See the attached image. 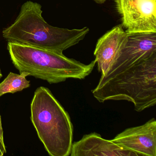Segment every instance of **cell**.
Segmentation results:
<instances>
[{
	"mask_svg": "<svg viewBox=\"0 0 156 156\" xmlns=\"http://www.w3.org/2000/svg\"><path fill=\"white\" fill-rule=\"evenodd\" d=\"M41 9L37 2H26L16 20L3 30V37L9 42L63 53L83 40L89 32L87 27L69 30L51 26L43 18Z\"/></svg>",
	"mask_w": 156,
	"mask_h": 156,
	"instance_id": "cell-1",
	"label": "cell"
},
{
	"mask_svg": "<svg viewBox=\"0 0 156 156\" xmlns=\"http://www.w3.org/2000/svg\"><path fill=\"white\" fill-rule=\"evenodd\" d=\"M12 64L20 74L56 84L69 78L84 79L94 70L95 60L88 64L68 58L63 53L19 44L8 43Z\"/></svg>",
	"mask_w": 156,
	"mask_h": 156,
	"instance_id": "cell-2",
	"label": "cell"
},
{
	"mask_svg": "<svg viewBox=\"0 0 156 156\" xmlns=\"http://www.w3.org/2000/svg\"><path fill=\"white\" fill-rule=\"evenodd\" d=\"M100 103L126 100L141 112L156 105V54L107 80H99L92 91Z\"/></svg>",
	"mask_w": 156,
	"mask_h": 156,
	"instance_id": "cell-3",
	"label": "cell"
},
{
	"mask_svg": "<svg viewBox=\"0 0 156 156\" xmlns=\"http://www.w3.org/2000/svg\"><path fill=\"white\" fill-rule=\"evenodd\" d=\"M30 109L33 125L49 155H70L73 126L69 114L50 89L44 87L36 89Z\"/></svg>",
	"mask_w": 156,
	"mask_h": 156,
	"instance_id": "cell-4",
	"label": "cell"
},
{
	"mask_svg": "<svg viewBox=\"0 0 156 156\" xmlns=\"http://www.w3.org/2000/svg\"><path fill=\"white\" fill-rule=\"evenodd\" d=\"M156 54V33L130 34L126 45L100 81L107 80Z\"/></svg>",
	"mask_w": 156,
	"mask_h": 156,
	"instance_id": "cell-5",
	"label": "cell"
},
{
	"mask_svg": "<svg viewBox=\"0 0 156 156\" xmlns=\"http://www.w3.org/2000/svg\"><path fill=\"white\" fill-rule=\"evenodd\" d=\"M121 25L129 34L156 33V0H114Z\"/></svg>",
	"mask_w": 156,
	"mask_h": 156,
	"instance_id": "cell-6",
	"label": "cell"
},
{
	"mask_svg": "<svg viewBox=\"0 0 156 156\" xmlns=\"http://www.w3.org/2000/svg\"><path fill=\"white\" fill-rule=\"evenodd\" d=\"M111 140L139 156H156V119L153 118L143 125L126 129Z\"/></svg>",
	"mask_w": 156,
	"mask_h": 156,
	"instance_id": "cell-7",
	"label": "cell"
},
{
	"mask_svg": "<svg viewBox=\"0 0 156 156\" xmlns=\"http://www.w3.org/2000/svg\"><path fill=\"white\" fill-rule=\"evenodd\" d=\"M130 35L121 24L115 26L98 41L94 52L98 69L104 75L126 45Z\"/></svg>",
	"mask_w": 156,
	"mask_h": 156,
	"instance_id": "cell-8",
	"label": "cell"
},
{
	"mask_svg": "<svg viewBox=\"0 0 156 156\" xmlns=\"http://www.w3.org/2000/svg\"><path fill=\"white\" fill-rule=\"evenodd\" d=\"M71 156H139L96 132L84 135L78 141L73 143Z\"/></svg>",
	"mask_w": 156,
	"mask_h": 156,
	"instance_id": "cell-9",
	"label": "cell"
},
{
	"mask_svg": "<svg viewBox=\"0 0 156 156\" xmlns=\"http://www.w3.org/2000/svg\"><path fill=\"white\" fill-rule=\"evenodd\" d=\"M29 76L27 73L20 74L10 72L6 78L0 83V97L8 93L14 94L23 91L30 86V81L26 77Z\"/></svg>",
	"mask_w": 156,
	"mask_h": 156,
	"instance_id": "cell-10",
	"label": "cell"
},
{
	"mask_svg": "<svg viewBox=\"0 0 156 156\" xmlns=\"http://www.w3.org/2000/svg\"><path fill=\"white\" fill-rule=\"evenodd\" d=\"M0 142H1L2 145L5 146V143H4V137H3V130L2 127L1 115H0Z\"/></svg>",
	"mask_w": 156,
	"mask_h": 156,
	"instance_id": "cell-11",
	"label": "cell"
},
{
	"mask_svg": "<svg viewBox=\"0 0 156 156\" xmlns=\"http://www.w3.org/2000/svg\"><path fill=\"white\" fill-rule=\"evenodd\" d=\"M7 152L6 147L0 142V156H2Z\"/></svg>",
	"mask_w": 156,
	"mask_h": 156,
	"instance_id": "cell-12",
	"label": "cell"
},
{
	"mask_svg": "<svg viewBox=\"0 0 156 156\" xmlns=\"http://www.w3.org/2000/svg\"><path fill=\"white\" fill-rule=\"evenodd\" d=\"M94 1L95 2L98 3V4H102L105 3V2L107 0H94Z\"/></svg>",
	"mask_w": 156,
	"mask_h": 156,
	"instance_id": "cell-13",
	"label": "cell"
},
{
	"mask_svg": "<svg viewBox=\"0 0 156 156\" xmlns=\"http://www.w3.org/2000/svg\"><path fill=\"white\" fill-rule=\"evenodd\" d=\"M2 77V73L1 69V68H0V79Z\"/></svg>",
	"mask_w": 156,
	"mask_h": 156,
	"instance_id": "cell-14",
	"label": "cell"
}]
</instances>
